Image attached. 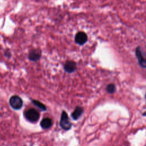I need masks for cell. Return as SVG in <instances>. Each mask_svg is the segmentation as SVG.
I'll use <instances>...</instances> for the list:
<instances>
[{
    "mask_svg": "<svg viewBox=\"0 0 146 146\" xmlns=\"http://www.w3.org/2000/svg\"><path fill=\"white\" fill-rule=\"evenodd\" d=\"M32 102L36 107H38L41 110H43V111L46 110V107L43 104L40 103V102L36 100H33Z\"/></svg>",
    "mask_w": 146,
    "mask_h": 146,
    "instance_id": "10",
    "label": "cell"
},
{
    "mask_svg": "<svg viewBox=\"0 0 146 146\" xmlns=\"http://www.w3.org/2000/svg\"><path fill=\"white\" fill-rule=\"evenodd\" d=\"M11 107L15 110H19L22 108L23 105V101L22 99L17 95L11 96L9 100Z\"/></svg>",
    "mask_w": 146,
    "mask_h": 146,
    "instance_id": "3",
    "label": "cell"
},
{
    "mask_svg": "<svg viewBox=\"0 0 146 146\" xmlns=\"http://www.w3.org/2000/svg\"><path fill=\"white\" fill-rule=\"evenodd\" d=\"M39 116L40 115L38 111L33 108L28 110L25 113L26 119L31 122H36L39 119Z\"/></svg>",
    "mask_w": 146,
    "mask_h": 146,
    "instance_id": "1",
    "label": "cell"
},
{
    "mask_svg": "<svg viewBox=\"0 0 146 146\" xmlns=\"http://www.w3.org/2000/svg\"><path fill=\"white\" fill-rule=\"evenodd\" d=\"M83 108L81 107L78 106L75 108L74 111L72 113L71 116L74 120H77L83 113Z\"/></svg>",
    "mask_w": 146,
    "mask_h": 146,
    "instance_id": "9",
    "label": "cell"
},
{
    "mask_svg": "<svg viewBox=\"0 0 146 146\" xmlns=\"http://www.w3.org/2000/svg\"><path fill=\"white\" fill-rule=\"evenodd\" d=\"M60 125L64 130H68L71 127V123L69 120L68 115L64 111H63L61 115Z\"/></svg>",
    "mask_w": 146,
    "mask_h": 146,
    "instance_id": "2",
    "label": "cell"
},
{
    "mask_svg": "<svg viewBox=\"0 0 146 146\" xmlns=\"http://www.w3.org/2000/svg\"><path fill=\"white\" fill-rule=\"evenodd\" d=\"M40 55H41V54H40V50H33L29 53V58L31 60L36 61L40 58Z\"/></svg>",
    "mask_w": 146,
    "mask_h": 146,
    "instance_id": "7",
    "label": "cell"
},
{
    "mask_svg": "<svg viewBox=\"0 0 146 146\" xmlns=\"http://www.w3.org/2000/svg\"><path fill=\"white\" fill-rule=\"evenodd\" d=\"M40 125L42 128L47 129L52 125V120L50 118L45 117L41 120Z\"/></svg>",
    "mask_w": 146,
    "mask_h": 146,
    "instance_id": "8",
    "label": "cell"
},
{
    "mask_svg": "<svg viewBox=\"0 0 146 146\" xmlns=\"http://www.w3.org/2000/svg\"><path fill=\"white\" fill-rule=\"evenodd\" d=\"M87 40V36L84 32L80 31L76 34L75 37V41L77 44L79 45H83L86 43Z\"/></svg>",
    "mask_w": 146,
    "mask_h": 146,
    "instance_id": "5",
    "label": "cell"
},
{
    "mask_svg": "<svg viewBox=\"0 0 146 146\" xmlns=\"http://www.w3.org/2000/svg\"><path fill=\"white\" fill-rule=\"evenodd\" d=\"M76 63L71 60L66 62L64 65V70L68 73H71L75 71L76 70Z\"/></svg>",
    "mask_w": 146,
    "mask_h": 146,
    "instance_id": "6",
    "label": "cell"
},
{
    "mask_svg": "<svg viewBox=\"0 0 146 146\" xmlns=\"http://www.w3.org/2000/svg\"><path fill=\"white\" fill-rule=\"evenodd\" d=\"M145 99H146V94H145Z\"/></svg>",
    "mask_w": 146,
    "mask_h": 146,
    "instance_id": "12",
    "label": "cell"
},
{
    "mask_svg": "<svg viewBox=\"0 0 146 146\" xmlns=\"http://www.w3.org/2000/svg\"><path fill=\"white\" fill-rule=\"evenodd\" d=\"M115 90H116V87L115 84L112 83L108 84L106 87V91H107V92L110 94H113V92H115Z\"/></svg>",
    "mask_w": 146,
    "mask_h": 146,
    "instance_id": "11",
    "label": "cell"
},
{
    "mask_svg": "<svg viewBox=\"0 0 146 146\" xmlns=\"http://www.w3.org/2000/svg\"><path fill=\"white\" fill-rule=\"evenodd\" d=\"M135 53L139 64L142 67L146 68V56H145L143 54L140 47H137L136 48Z\"/></svg>",
    "mask_w": 146,
    "mask_h": 146,
    "instance_id": "4",
    "label": "cell"
}]
</instances>
